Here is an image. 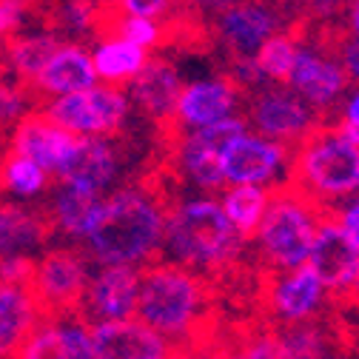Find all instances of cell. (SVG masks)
<instances>
[{
	"label": "cell",
	"instance_id": "f1b7e54d",
	"mask_svg": "<svg viewBox=\"0 0 359 359\" xmlns=\"http://www.w3.org/2000/svg\"><path fill=\"white\" fill-rule=\"evenodd\" d=\"M297 52H299V43L288 32H283V34H271V37H268L262 46H259V52H257L254 60H257L262 77L277 80V83H288Z\"/></svg>",
	"mask_w": 359,
	"mask_h": 359
},
{
	"label": "cell",
	"instance_id": "ab89813d",
	"mask_svg": "<svg viewBox=\"0 0 359 359\" xmlns=\"http://www.w3.org/2000/svg\"><path fill=\"white\" fill-rule=\"evenodd\" d=\"M345 359H359V353H351V356H345Z\"/></svg>",
	"mask_w": 359,
	"mask_h": 359
},
{
	"label": "cell",
	"instance_id": "3957f363",
	"mask_svg": "<svg viewBox=\"0 0 359 359\" xmlns=\"http://www.w3.org/2000/svg\"><path fill=\"white\" fill-rule=\"evenodd\" d=\"M243 240L231 229L222 205L214 200L177 203L165 214L163 245L165 254L186 265L200 277H214L243 259Z\"/></svg>",
	"mask_w": 359,
	"mask_h": 359
},
{
	"label": "cell",
	"instance_id": "8d00e7d4",
	"mask_svg": "<svg viewBox=\"0 0 359 359\" xmlns=\"http://www.w3.org/2000/svg\"><path fill=\"white\" fill-rule=\"evenodd\" d=\"M186 359H214V356H211V353H208L205 348H200V351H194V353H189Z\"/></svg>",
	"mask_w": 359,
	"mask_h": 359
},
{
	"label": "cell",
	"instance_id": "e575fe53",
	"mask_svg": "<svg viewBox=\"0 0 359 359\" xmlns=\"http://www.w3.org/2000/svg\"><path fill=\"white\" fill-rule=\"evenodd\" d=\"M342 120H348V123H359V92L348 100V109H345V117Z\"/></svg>",
	"mask_w": 359,
	"mask_h": 359
},
{
	"label": "cell",
	"instance_id": "5bb4252c",
	"mask_svg": "<svg viewBox=\"0 0 359 359\" xmlns=\"http://www.w3.org/2000/svg\"><path fill=\"white\" fill-rule=\"evenodd\" d=\"M123 160H126V140L120 134H114V140L86 137V140H77V149L72 151V157L63 163V168L55 177L63 186L100 194L117 177Z\"/></svg>",
	"mask_w": 359,
	"mask_h": 359
},
{
	"label": "cell",
	"instance_id": "f35d334b",
	"mask_svg": "<svg viewBox=\"0 0 359 359\" xmlns=\"http://www.w3.org/2000/svg\"><path fill=\"white\" fill-rule=\"evenodd\" d=\"M97 4H117V0H97Z\"/></svg>",
	"mask_w": 359,
	"mask_h": 359
},
{
	"label": "cell",
	"instance_id": "8fae6325",
	"mask_svg": "<svg viewBox=\"0 0 359 359\" xmlns=\"http://www.w3.org/2000/svg\"><path fill=\"white\" fill-rule=\"evenodd\" d=\"M280 12L265 6V0H240L214 18L211 34L214 43H222L229 57H257L262 43L280 29Z\"/></svg>",
	"mask_w": 359,
	"mask_h": 359
},
{
	"label": "cell",
	"instance_id": "83f0119b",
	"mask_svg": "<svg viewBox=\"0 0 359 359\" xmlns=\"http://www.w3.org/2000/svg\"><path fill=\"white\" fill-rule=\"evenodd\" d=\"M49 189V171H43L37 163L15 154L6 149L0 154V191H18L23 197H34Z\"/></svg>",
	"mask_w": 359,
	"mask_h": 359
},
{
	"label": "cell",
	"instance_id": "cb8c5ba5",
	"mask_svg": "<svg viewBox=\"0 0 359 359\" xmlns=\"http://www.w3.org/2000/svg\"><path fill=\"white\" fill-rule=\"evenodd\" d=\"M57 186L60 189L55 191L52 203H46L57 231L86 240L88 231L95 229V222L100 217V208H103L100 194L83 191V189H74V186H63V183H57Z\"/></svg>",
	"mask_w": 359,
	"mask_h": 359
},
{
	"label": "cell",
	"instance_id": "f546056e",
	"mask_svg": "<svg viewBox=\"0 0 359 359\" xmlns=\"http://www.w3.org/2000/svg\"><path fill=\"white\" fill-rule=\"evenodd\" d=\"M29 15H34V0H0V40L15 37Z\"/></svg>",
	"mask_w": 359,
	"mask_h": 359
},
{
	"label": "cell",
	"instance_id": "d590c367",
	"mask_svg": "<svg viewBox=\"0 0 359 359\" xmlns=\"http://www.w3.org/2000/svg\"><path fill=\"white\" fill-rule=\"evenodd\" d=\"M351 32L359 40V0H351Z\"/></svg>",
	"mask_w": 359,
	"mask_h": 359
},
{
	"label": "cell",
	"instance_id": "9a60e30c",
	"mask_svg": "<svg viewBox=\"0 0 359 359\" xmlns=\"http://www.w3.org/2000/svg\"><path fill=\"white\" fill-rule=\"evenodd\" d=\"M77 140H80L77 134L55 126L43 111H29L9 134L6 149L37 163L43 171L57 174L63 163L72 157V151L77 149Z\"/></svg>",
	"mask_w": 359,
	"mask_h": 359
},
{
	"label": "cell",
	"instance_id": "7a4b0ae2",
	"mask_svg": "<svg viewBox=\"0 0 359 359\" xmlns=\"http://www.w3.org/2000/svg\"><path fill=\"white\" fill-rule=\"evenodd\" d=\"M163 205L140 183H134L103 200L100 217L80 251L88 262L100 265H146L163 245Z\"/></svg>",
	"mask_w": 359,
	"mask_h": 359
},
{
	"label": "cell",
	"instance_id": "7c38bea8",
	"mask_svg": "<svg viewBox=\"0 0 359 359\" xmlns=\"http://www.w3.org/2000/svg\"><path fill=\"white\" fill-rule=\"evenodd\" d=\"M248 120L268 140L283 146L285 151H291V143L297 146L305 134H311L320 126V117L313 114L297 95L285 92V88H274V92H262V95L251 97Z\"/></svg>",
	"mask_w": 359,
	"mask_h": 359
},
{
	"label": "cell",
	"instance_id": "277c9868",
	"mask_svg": "<svg viewBox=\"0 0 359 359\" xmlns=\"http://www.w3.org/2000/svg\"><path fill=\"white\" fill-rule=\"evenodd\" d=\"M331 211V203L308 200L288 183H280L268 191V208L257 231L259 254L268 271H294L305 265L320 222Z\"/></svg>",
	"mask_w": 359,
	"mask_h": 359
},
{
	"label": "cell",
	"instance_id": "4fadbf2b",
	"mask_svg": "<svg viewBox=\"0 0 359 359\" xmlns=\"http://www.w3.org/2000/svg\"><path fill=\"white\" fill-rule=\"evenodd\" d=\"M308 265L331 297L345 294L353 285V274L359 265V248L342 231L337 208L320 222L311 254H308Z\"/></svg>",
	"mask_w": 359,
	"mask_h": 359
},
{
	"label": "cell",
	"instance_id": "4316f807",
	"mask_svg": "<svg viewBox=\"0 0 359 359\" xmlns=\"http://www.w3.org/2000/svg\"><path fill=\"white\" fill-rule=\"evenodd\" d=\"M265 208H268V191L259 186H237L226 194V203H222V214L229 217L231 229L240 234L243 243L257 237Z\"/></svg>",
	"mask_w": 359,
	"mask_h": 359
},
{
	"label": "cell",
	"instance_id": "30bf717a",
	"mask_svg": "<svg viewBox=\"0 0 359 359\" xmlns=\"http://www.w3.org/2000/svg\"><path fill=\"white\" fill-rule=\"evenodd\" d=\"M137 288H140L137 265H103L86 285L77 320L83 325L131 320L134 305H137Z\"/></svg>",
	"mask_w": 359,
	"mask_h": 359
},
{
	"label": "cell",
	"instance_id": "d6a6232c",
	"mask_svg": "<svg viewBox=\"0 0 359 359\" xmlns=\"http://www.w3.org/2000/svg\"><path fill=\"white\" fill-rule=\"evenodd\" d=\"M339 226L348 234V240L359 248V203H353L345 211H339Z\"/></svg>",
	"mask_w": 359,
	"mask_h": 359
},
{
	"label": "cell",
	"instance_id": "44dd1931",
	"mask_svg": "<svg viewBox=\"0 0 359 359\" xmlns=\"http://www.w3.org/2000/svg\"><path fill=\"white\" fill-rule=\"evenodd\" d=\"M180 92H183V83H180L177 69L165 57L146 60V66L128 83L131 100L143 109L146 117L154 120V128L174 120V106Z\"/></svg>",
	"mask_w": 359,
	"mask_h": 359
},
{
	"label": "cell",
	"instance_id": "52a82bcc",
	"mask_svg": "<svg viewBox=\"0 0 359 359\" xmlns=\"http://www.w3.org/2000/svg\"><path fill=\"white\" fill-rule=\"evenodd\" d=\"M55 126L86 134V137H114L123 131L128 114V97L120 86H92L86 92L57 97L40 109Z\"/></svg>",
	"mask_w": 359,
	"mask_h": 359
},
{
	"label": "cell",
	"instance_id": "5b68a950",
	"mask_svg": "<svg viewBox=\"0 0 359 359\" xmlns=\"http://www.w3.org/2000/svg\"><path fill=\"white\" fill-rule=\"evenodd\" d=\"M285 183L317 203L345 197L359 189V149L342 137L339 123L317 126L294 146Z\"/></svg>",
	"mask_w": 359,
	"mask_h": 359
},
{
	"label": "cell",
	"instance_id": "ffe728a7",
	"mask_svg": "<svg viewBox=\"0 0 359 359\" xmlns=\"http://www.w3.org/2000/svg\"><path fill=\"white\" fill-rule=\"evenodd\" d=\"M288 83L308 103L328 111L339 100V95L345 92V86L351 80H348L345 69L339 66V60H334L323 52H313V49H299L294 57Z\"/></svg>",
	"mask_w": 359,
	"mask_h": 359
},
{
	"label": "cell",
	"instance_id": "9c48e42d",
	"mask_svg": "<svg viewBox=\"0 0 359 359\" xmlns=\"http://www.w3.org/2000/svg\"><path fill=\"white\" fill-rule=\"evenodd\" d=\"M240 134H245V120H240V117H226V120L211 123L205 128H197L180 140L171 163L177 165V171L180 168L189 171V177L200 189L217 191L226 183V177H222V151H226Z\"/></svg>",
	"mask_w": 359,
	"mask_h": 359
},
{
	"label": "cell",
	"instance_id": "8992f818",
	"mask_svg": "<svg viewBox=\"0 0 359 359\" xmlns=\"http://www.w3.org/2000/svg\"><path fill=\"white\" fill-rule=\"evenodd\" d=\"M88 265L92 262L86 259L80 248H52L43 257H34V274L26 288L40 313V323L80 317L86 285L92 280Z\"/></svg>",
	"mask_w": 359,
	"mask_h": 359
},
{
	"label": "cell",
	"instance_id": "4dcf8cb0",
	"mask_svg": "<svg viewBox=\"0 0 359 359\" xmlns=\"http://www.w3.org/2000/svg\"><path fill=\"white\" fill-rule=\"evenodd\" d=\"M120 9L131 18H146V20H163L180 0H117Z\"/></svg>",
	"mask_w": 359,
	"mask_h": 359
},
{
	"label": "cell",
	"instance_id": "1f68e13d",
	"mask_svg": "<svg viewBox=\"0 0 359 359\" xmlns=\"http://www.w3.org/2000/svg\"><path fill=\"white\" fill-rule=\"evenodd\" d=\"M331 57L339 60V66L345 69L348 80H356V83H359V40H356V37L345 34V37L339 40V46L334 49Z\"/></svg>",
	"mask_w": 359,
	"mask_h": 359
},
{
	"label": "cell",
	"instance_id": "ac0fdd59",
	"mask_svg": "<svg viewBox=\"0 0 359 359\" xmlns=\"http://www.w3.org/2000/svg\"><path fill=\"white\" fill-rule=\"evenodd\" d=\"M285 157L288 151L283 146L245 131L222 151V177L234 186H259L277 177Z\"/></svg>",
	"mask_w": 359,
	"mask_h": 359
},
{
	"label": "cell",
	"instance_id": "74e56055",
	"mask_svg": "<svg viewBox=\"0 0 359 359\" xmlns=\"http://www.w3.org/2000/svg\"><path fill=\"white\" fill-rule=\"evenodd\" d=\"M351 291L359 297V265H356V274H353V285H351Z\"/></svg>",
	"mask_w": 359,
	"mask_h": 359
},
{
	"label": "cell",
	"instance_id": "60d3db41",
	"mask_svg": "<svg viewBox=\"0 0 359 359\" xmlns=\"http://www.w3.org/2000/svg\"><path fill=\"white\" fill-rule=\"evenodd\" d=\"M4 151H6V149H4ZM4 151H0V154H4ZM0 194H4V191H0Z\"/></svg>",
	"mask_w": 359,
	"mask_h": 359
},
{
	"label": "cell",
	"instance_id": "7402d4cb",
	"mask_svg": "<svg viewBox=\"0 0 359 359\" xmlns=\"http://www.w3.org/2000/svg\"><path fill=\"white\" fill-rule=\"evenodd\" d=\"M15 359H92L88 325L77 320L43 323L20 345Z\"/></svg>",
	"mask_w": 359,
	"mask_h": 359
},
{
	"label": "cell",
	"instance_id": "e0dca14e",
	"mask_svg": "<svg viewBox=\"0 0 359 359\" xmlns=\"http://www.w3.org/2000/svg\"><path fill=\"white\" fill-rule=\"evenodd\" d=\"M97 80L95 74V63L88 57V52H83L74 43H63L60 52L46 63L32 83H29V92L34 97V109L40 111L52 97H66V95H77L92 88Z\"/></svg>",
	"mask_w": 359,
	"mask_h": 359
},
{
	"label": "cell",
	"instance_id": "2e32d148",
	"mask_svg": "<svg viewBox=\"0 0 359 359\" xmlns=\"http://www.w3.org/2000/svg\"><path fill=\"white\" fill-rule=\"evenodd\" d=\"M57 234L49 205L0 203V259L32 257Z\"/></svg>",
	"mask_w": 359,
	"mask_h": 359
},
{
	"label": "cell",
	"instance_id": "d6986e66",
	"mask_svg": "<svg viewBox=\"0 0 359 359\" xmlns=\"http://www.w3.org/2000/svg\"><path fill=\"white\" fill-rule=\"evenodd\" d=\"M237 95H243L240 88L222 74L214 80H200L191 86H183V92L177 97L174 106V123L180 128H205L211 123H219L231 117Z\"/></svg>",
	"mask_w": 359,
	"mask_h": 359
},
{
	"label": "cell",
	"instance_id": "ba28073f",
	"mask_svg": "<svg viewBox=\"0 0 359 359\" xmlns=\"http://www.w3.org/2000/svg\"><path fill=\"white\" fill-rule=\"evenodd\" d=\"M323 297H325V288L317 280V274L311 271L308 262L285 274L262 268L257 313L271 325L305 323L323 311Z\"/></svg>",
	"mask_w": 359,
	"mask_h": 359
},
{
	"label": "cell",
	"instance_id": "836d02e7",
	"mask_svg": "<svg viewBox=\"0 0 359 359\" xmlns=\"http://www.w3.org/2000/svg\"><path fill=\"white\" fill-rule=\"evenodd\" d=\"M339 131H342V137L359 149V123H348V120H339Z\"/></svg>",
	"mask_w": 359,
	"mask_h": 359
},
{
	"label": "cell",
	"instance_id": "6da1fadb",
	"mask_svg": "<svg viewBox=\"0 0 359 359\" xmlns=\"http://www.w3.org/2000/svg\"><path fill=\"white\" fill-rule=\"evenodd\" d=\"M165 337L186 353H194L211 342L219 325V302L197 271L177 262H146L140 268V288L134 317Z\"/></svg>",
	"mask_w": 359,
	"mask_h": 359
},
{
	"label": "cell",
	"instance_id": "d4e9b609",
	"mask_svg": "<svg viewBox=\"0 0 359 359\" xmlns=\"http://www.w3.org/2000/svg\"><path fill=\"white\" fill-rule=\"evenodd\" d=\"M63 40L55 37V34H32V37H9L4 40V57H6V66L9 72L23 80V83H32L46 63L60 52Z\"/></svg>",
	"mask_w": 359,
	"mask_h": 359
},
{
	"label": "cell",
	"instance_id": "484cf974",
	"mask_svg": "<svg viewBox=\"0 0 359 359\" xmlns=\"http://www.w3.org/2000/svg\"><path fill=\"white\" fill-rule=\"evenodd\" d=\"M146 49L131 46L126 40H111V43H100V49L95 52L92 63H95V74L106 80V86H126L134 80L143 66H146Z\"/></svg>",
	"mask_w": 359,
	"mask_h": 359
},
{
	"label": "cell",
	"instance_id": "603a6c76",
	"mask_svg": "<svg viewBox=\"0 0 359 359\" xmlns=\"http://www.w3.org/2000/svg\"><path fill=\"white\" fill-rule=\"evenodd\" d=\"M40 313L29 288L0 283V359H15L20 345L37 331Z\"/></svg>",
	"mask_w": 359,
	"mask_h": 359
}]
</instances>
